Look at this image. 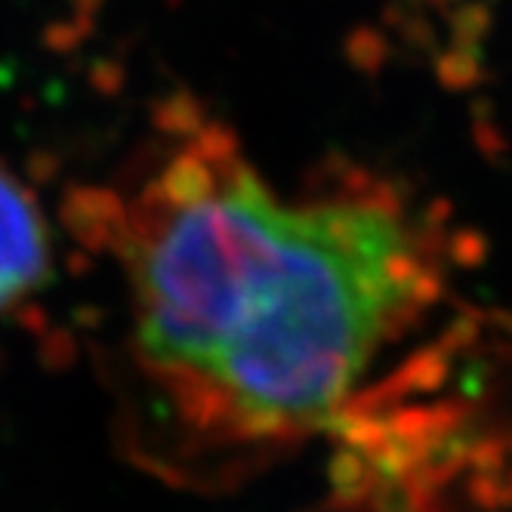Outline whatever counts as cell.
Segmentation results:
<instances>
[{
  "instance_id": "cell-1",
  "label": "cell",
  "mask_w": 512,
  "mask_h": 512,
  "mask_svg": "<svg viewBox=\"0 0 512 512\" xmlns=\"http://www.w3.org/2000/svg\"><path fill=\"white\" fill-rule=\"evenodd\" d=\"M124 266L145 374L244 435L334 417L429 281L417 235L389 207L284 201L204 149L145 186Z\"/></svg>"
},
{
  "instance_id": "cell-2",
  "label": "cell",
  "mask_w": 512,
  "mask_h": 512,
  "mask_svg": "<svg viewBox=\"0 0 512 512\" xmlns=\"http://www.w3.org/2000/svg\"><path fill=\"white\" fill-rule=\"evenodd\" d=\"M50 232L44 210L22 179L0 167V315L16 312L44 287Z\"/></svg>"
}]
</instances>
